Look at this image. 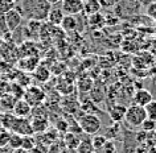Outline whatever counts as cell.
<instances>
[{
	"label": "cell",
	"instance_id": "obj_8",
	"mask_svg": "<svg viewBox=\"0 0 156 153\" xmlns=\"http://www.w3.org/2000/svg\"><path fill=\"white\" fill-rule=\"evenodd\" d=\"M152 100H154V95L146 89H139L132 95V104H138L142 107H147Z\"/></svg>",
	"mask_w": 156,
	"mask_h": 153
},
{
	"label": "cell",
	"instance_id": "obj_14",
	"mask_svg": "<svg viewBox=\"0 0 156 153\" xmlns=\"http://www.w3.org/2000/svg\"><path fill=\"white\" fill-rule=\"evenodd\" d=\"M17 102V98H15L12 94H7V95L0 98V108L3 110V112H12Z\"/></svg>",
	"mask_w": 156,
	"mask_h": 153
},
{
	"label": "cell",
	"instance_id": "obj_19",
	"mask_svg": "<svg viewBox=\"0 0 156 153\" xmlns=\"http://www.w3.org/2000/svg\"><path fill=\"white\" fill-rule=\"evenodd\" d=\"M33 71H34L36 79H38L40 82H46L50 78V71H49L48 68H45V66H37Z\"/></svg>",
	"mask_w": 156,
	"mask_h": 153
},
{
	"label": "cell",
	"instance_id": "obj_21",
	"mask_svg": "<svg viewBox=\"0 0 156 153\" xmlns=\"http://www.w3.org/2000/svg\"><path fill=\"white\" fill-rule=\"evenodd\" d=\"M24 91H25V87H23L20 83H17V82H15V83H11V92L15 98H17V99H21L23 96H24Z\"/></svg>",
	"mask_w": 156,
	"mask_h": 153
},
{
	"label": "cell",
	"instance_id": "obj_6",
	"mask_svg": "<svg viewBox=\"0 0 156 153\" xmlns=\"http://www.w3.org/2000/svg\"><path fill=\"white\" fill-rule=\"evenodd\" d=\"M61 9L65 15L77 16L83 11V0H62Z\"/></svg>",
	"mask_w": 156,
	"mask_h": 153
},
{
	"label": "cell",
	"instance_id": "obj_40",
	"mask_svg": "<svg viewBox=\"0 0 156 153\" xmlns=\"http://www.w3.org/2000/svg\"><path fill=\"white\" fill-rule=\"evenodd\" d=\"M83 2H85V0H83Z\"/></svg>",
	"mask_w": 156,
	"mask_h": 153
},
{
	"label": "cell",
	"instance_id": "obj_37",
	"mask_svg": "<svg viewBox=\"0 0 156 153\" xmlns=\"http://www.w3.org/2000/svg\"><path fill=\"white\" fill-rule=\"evenodd\" d=\"M131 2H143V0H131Z\"/></svg>",
	"mask_w": 156,
	"mask_h": 153
},
{
	"label": "cell",
	"instance_id": "obj_18",
	"mask_svg": "<svg viewBox=\"0 0 156 153\" xmlns=\"http://www.w3.org/2000/svg\"><path fill=\"white\" fill-rule=\"evenodd\" d=\"M64 141L66 144V147H68L69 149H76L78 147V144H80V137H78L77 133L74 132H68L64 137Z\"/></svg>",
	"mask_w": 156,
	"mask_h": 153
},
{
	"label": "cell",
	"instance_id": "obj_4",
	"mask_svg": "<svg viewBox=\"0 0 156 153\" xmlns=\"http://www.w3.org/2000/svg\"><path fill=\"white\" fill-rule=\"evenodd\" d=\"M45 96L46 95L42 89L37 87V86H29V87H25L23 99H25L32 107H37L45 100Z\"/></svg>",
	"mask_w": 156,
	"mask_h": 153
},
{
	"label": "cell",
	"instance_id": "obj_39",
	"mask_svg": "<svg viewBox=\"0 0 156 153\" xmlns=\"http://www.w3.org/2000/svg\"><path fill=\"white\" fill-rule=\"evenodd\" d=\"M0 75H2V73H0Z\"/></svg>",
	"mask_w": 156,
	"mask_h": 153
},
{
	"label": "cell",
	"instance_id": "obj_2",
	"mask_svg": "<svg viewBox=\"0 0 156 153\" xmlns=\"http://www.w3.org/2000/svg\"><path fill=\"white\" fill-rule=\"evenodd\" d=\"M77 123L80 125L81 131L86 135H98V132L102 129V121L94 113H83Z\"/></svg>",
	"mask_w": 156,
	"mask_h": 153
},
{
	"label": "cell",
	"instance_id": "obj_23",
	"mask_svg": "<svg viewBox=\"0 0 156 153\" xmlns=\"http://www.w3.org/2000/svg\"><path fill=\"white\" fill-rule=\"evenodd\" d=\"M36 144H37L36 140H34L32 136H23V145H21V148H24V149H27V151L32 152L33 148L36 147Z\"/></svg>",
	"mask_w": 156,
	"mask_h": 153
},
{
	"label": "cell",
	"instance_id": "obj_11",
	"mask_svg": "<svg viewBox=\"0 0 156 153\" xmlns=\"http://www.w3.org/2000/svg\"><path fill=\"white\" fill-rule=\"evenodd\" d=\"M30 124H32L33 133H44L49 129V121L44 116H34L33 120H30Z\"/></svg>",
	"mask_w": 156,
	"mask_h": 153
},
{
	"label": "cell",
	"instance_id": "obj_28",
	"mask_svg": "<svg viewBox=\"0 0 156 153\" xmlns=\"http://www.w3.org/2000/svg\"><path fill=\"white\" fill-rule=\"evenodd\" d=\"M11 92V83L5 81H0V98Z\"/></svg>",
	"mask_w": 156,
	"mask_h": 153
},
{
	"label": "cell",
	"instance_id": "obj_12",
	"mask_svg": "<svg viewBox=\"0 0 156 153\" xmlns=\"http://www.w3.org/2000/svg\"><path fill=\"white\" fill-rule=\"evenodd\" d=\"M64 17H65V13L62 12V9L54 7V8H52L49 11V15H48L46 21H48L50 25H53V26H60L62 20H64Z\"/></svg>",
	"mask_w": 156,
	"mask_h": 153
},
{
	"label": "cell",
	"instance_id": "obj_9",
	"mask_svg": "<svg viewBox=\"0 0 156 153\" xmlns=\"http://www.w3.org/2000/svg\"><path fill=\"white\" fill-rule=\"evenodd\" d=\"M32 111H33V107L25 99H23V98L21 99H17L16 104H15V107L12 110L13 115L17 117H28L32 113Z\"/></svg>",
	"mask_w": 156,
	"mask_h": 153
},
{
	"label": "cell",
	"instance_id": "obj_3",
	"mask_svg": "<svg viewBox=\"0 0 156 153\" xmlns=\"http://www.w3.org/2000/svg\"><path fill=\"white\" fill-rule=\"evenodd\" d=\"M146 119H148L146 107H142V106H138V104H131L127 107L124 120H126V123L130 127H134V128L140 127Z\"/></svg>",
	"mask_w": 156,
	"mask_h": 153
},
{
	"label": "cell",
	"instance_id": "obj_33",
	"mask_svg": "<svg viewBox=\"0 0 156 153\" xmlns=\"http://www.w3.org/2000/svg\"><path fill=\"white\" fill-rule=\"evenodd\" d=\"M99 2L102 4V7H112V5L118 4L120 0H99Z\"/></svg>",
	"mask_w": 156,
	"mask_h": 153
},
{
	"label": "cell",
	"instance_id": "obj_34",
	"mask_svg": "<svg viewBox=\"0 0 156 153\" xmlns=\"http://www.w3.org/2000/svg\"><path fill=\"white\" fill-rule=\"evenodd\" d=\"M13 153H30V152L27 151V149H24V148H19V149H15Z\"/></svg>",
	"mask_w": 156,
	"mask_h": 153
},
{
	"label": "cell",
	"instance_id": "obj_26",
	"mask_svg": "<svg viewBox=\"0 0 156 153\" xmlns=\"http://www.w3.org/2000/svg\"><path fill=\"white\" fill-rule=\"evenodd\" d=\"M146 12H147V16L156 23V2H151L150 4L147 5Z\"/></svg>",
	"mask_w": 156,
	"mask_h": 153
},
{
	"label": "cell",
	"instance_id": "obj_16",
	"mask_svg": "<svg viewBox=\"0 0 156 153\" xmlns=\"http://www.w3.org/2000/svg\"><path fill=\"white\" fill-rule=\"evenodd\" d=\"M76 151H77V153H95L97 152L94 145L91 143V139H89V137L81 139L78 147L76 148Z\"/></svg>",
	"mask_w": 156,
	"mask_h": 153
},
{
	"label": "cell",
	"instance_id": "obj_7",
	"mask_svg": "<svg viewBox=\"0 0 156 153\" xmlns=\"http://www.w3.org/2000/svg\"><path fill=\"white\" fill-rule=\"evenodd\" d=\"M11 132L19 133V135H21V136H32L33 135L32 124H30V121L28 120V117H16Z\"/></svg>",
	"mask_w": 156,
	"mask_h": 153
},
{
	"label": "cell",
	"instance_id": "obj_38",
	"mask_svg": "<svg viewBox=\"0 0 156 153\" xmlns=\"http://www.w3.org/2000/svg\"><path fill=\"white\" fill-rule=\"evenodd\" d=\"M0 129H2V121H0Z\"/></svg>",
	"mask_w": 156,
	"mask_h": 153
},
{
	"label": "cell",
	"instance_id": "obj_13",
	"mask_svg": "<svg viewBox=\"0 0 156 153\" xmlns=\"http://www.w3.org/2000/svg\"><path fill=\"white\" fill-rule=\"evenodd\" d=\"M101 9H102V4H101L99 0H85L83 2V11L82 12L85 15H87V16L99 13Z\"/></svg>",
	"mask_w": 156,
	"mask_h": 153
},
{
	"label": "cell",
	"instance_id": "obj_24",
	"mask_svg": "<svg viewBox=\"0 0 156 153\" xmlns=\"http://www.w3.org/2000/svg\"><path fill=\"white\" fill-rule=\"evenodd\" d=\"M106 141H107V139L105 136H102V135H94V137L91 139V143H93V145H94L97 152H98L99 149L106 144Z\"/></svg>",
	"mask_w": 156,
	"mask_h": 153
},
{
	"label": "cell",
	"instance_id": "obj_1",
	"mask_svg": "<svg viewBox=\"0 0 156 153\" xmlns=\"http://www.w3.org/2000/svg\"><path fill=\"white\" fill-rule=\"evenodd\" d=\"M16 8L28 20L44 21L48 19L52 4L49 3V0H23V3Z\"/></svg>",
	"mask_w": 156,
	"mask_h": 153
},
{
	"label": "cell",
	"instance_id": "obj_36",
	"mask_svg": "<svg viewBox=\"0 0 156 153\" xmlns=\"http://www.w3.org/2000/svg\"><path fill=\"white\" fill-rule=\"evenodd\" d=\"M3 42H4V40H3V36H2V34H0V48H2Z\"/></svg>",
	"mask_w": 156,
	"mask_h": 153
},
{
	"label": "cell",
	"instance_id": "obj_25",
	"mask_svg": "<svg viewBox=\"0 0 156 153\" xmlns=\"http://www.w3.org/2000/svg\"><path fill=\"white\" fill-rule=\"evenodd\" d=\"M146 111H147V117L148 119L156 121V100H152L151 103L147 106Z\"/></svg>",
	"mask_w": 156,
	"mask_h": 153
},
{
	"label": "cell",
	"instance_id": "obj_29",
	"mask_svg": "<svg viewBox=\"0 0 156 153\" xmlns=\"http://www.w3.org/2000/svg\"><path fill=\"white\" fill-rule=\"evenodd\" d=\"M98 152L99 153H115V147H114V144H112V141L107 140L106 144H105Z\"/></svg>",
	"mask_w": 156,
	"mask_h": 153
},
{
	"label": "cell",
	"instance_id": "obj_17",
	"mask_svg": "<svg viewBox=\"0 0 156 153\" xmlns=\"http://www.w3.org/2000/svg\"><path fill=\"white\" fill-rule=\"evenodd\" d=\"M77 19L76 16H72V15H65L64 20L61 23V28L65 30V32H73V30L77 29Z\"/></svg>",
	"mask_w": 156,
	"mask_h": 153
},
{
	"label": "cell",
	"instance_id": "obj_35",
	"mask_svg": "<svg viewBox=\"0 0 156 153\" xmlns=\"http://www.w3.org/2000/svg\"><path fill=\"white\" fill-rule=\"evenodd\" d=\"M62 0H49L50 4H57V3H61Z\"/></svg>",
	"mask_w": 156,
	"mask_h": 153
},
{
	"label": "cell",
	"instance_id": "obj_20",
	"mask_svg": "<svg viewBox=\"0 0 156 153\" xmlns=\"http://www.w3.org/2000/svg\"><path fill=\"white\" fill-rule=\"evenodd\" d=\"M8 145L13 149H19L21 148L23 145V136L19 135V133H15V132H11V136H9V141H8Z\"/></svg>",
	"mask_w": 156,
	"mask_h": 153
},
{
	"label": "cell",
	"instance_id": "obj_10",
	"mask_svg": "<svg viewBox=\"0 0 156 153\" xmlns=\"http://www.w3.org/2000/svg\"><path fill=\"white\" fill-rule=\"evenodd\" d=\"M126 111H127L126 106L114 104V106H111L110 107V110H108V115H110V119L114 121V123H120L122 120H124Z\"/></svg>",
	"mask_w": 156,
	"mask_h": 153
},
{
	"label": "cell",
	"instance_id": "obj_5",
	"mask_svg": "<svg viewBox=\"0 0 156 153\" xmlns=\"http://www.w3.org/2000/svg\"><path fill=\"white\" fill-rule=\"evenodd\" d=\"M5 23H7V28L11 33L15 32L17 28H20L21 26V23H23V15L20 13V11H19L16 7H15L13 9L8 11L5 15Z\"/></svg>",
	"mask_w": 156,
	"mask_h": 153
},
{
	"label": "cell",
	"instance_id": "obj_15",
	"mask_svg": "<svg viewBox=\"0 0 156 153\" xmlns=\"http://www.w3.org/2000/svg\"><path fill=\"white\" fill-rule=\"evenodd\" d=\"M16 117H17V116H15L13 112H2V113H0L2 128H3V129H7V131L11 132V129H12V127H13Z\"/></svg>",
	"mask_w": 156,
	"mask_h": 153
},
{
	"label": "cell",
	"instance_id": "obj_31",
	"mask_svg": "<svg viewBox=\"0 0 156 153\" xmlns=\"http://www.w3.org/2000/svg\"><path fill=\"white\" fill-rule=\"evenodd\" d=\"M9 30L7 28V23H5V16L4 13H0V33H4L7 34Z\"/></svg>",
	"mask_w": 156,
	"mask_h": 153
},
{
	"label": "cell",
	"instance_id": "obj_22",
	"mask_svg": "<svg viewBox=\"0 0 156 153\" xmlns=\"http://www.w3.org/2000/svg\"><path fill=\"white\" fill-rule=\"evenodd\" d=\"M16 7V0H0V13H7Z\"/></svg>",
	"mask_w": 156,
	"mask_h": 153
},
{
	"label": "cell",
	"instance_id": "obj_32",
	"mask_svg": "<svg viewBox=\"0 0 156 153\" xmlns=\"http://www.w3.org/2000/svg\"><path fill=\"white\" fill-rule=\"evenodd\" d=\"M68 128H69V124L66 123L65 120H62V119H61V120L57 123V131H62V132H65Z\"/></svg>",
	"mask_w": 156,
	"mask_h": 153
},
{
	"label": "cell",
	"instance_id": "obj_30",
	"mask_svg": "<svg viewBox=\"0 0 156 153\" xmlns=\"http://www.w3.org/2000/svg\"><path fill=\"white\" fill-rule=\"evenodd\" d=\"M140 127H142L144 131H152V129H155V127H156V121L151 120V119H146Z\"/></svg>",
	"mask_w": 156,
	"mask_h": 153
},
{
	"label": "cell",
	"instance_id": "obj_27",
	"mask_svg": "<svg viewBox=\"0 0 156 153\" xmlns=\"http://www.w3.org/2000/svg\"><path fill=\"white\" fill-rule=\"evenodd\" d=\"M9 136H11V132L7 131V129H0V148L2 147H5L9 141Z\"/></svg>",
	"mask_w": 156,
	"mask_h": 153
}]
</instances>
